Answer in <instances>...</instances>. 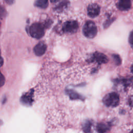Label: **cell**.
Wrapping results in <instances>:
<instances>
[{
    "mask_svg": "<svg viewBox=\"0 0 133 133\" xmlns=\"http://www.w3.org/2000/svg\"><path fill=\"white\" fill-rule=\"evenodd\" d=\"M29 34L33 38L39 39L45 34V28L41 23H34L29 28Z\"/></svg>",
    "mask_w": 133,
    "mask_h": 133,
    "instance_id": "cell-1",
    "label": "cell"
},
{
    "mask_svg": "<svg viewBox=\"0 0 133 133\" xmlns=\"http://www.w3.org/2000/svg\"><path fill=\"white\" fill-rule=\"evenodd\" d=\"M119 102V95L115 92L107 94L103 98V102L107 107H115L118 105Z\"/></svg>",
    "mask_w": 133,
    "mask_h": 133,
    "instance_id": "cell-3",
    "label": "cell"
},
{
    "mask_svg": "<svg viewBox=\"0 0 133 133\" xmlns=\"http://www.w3.org/2000/svg\"><path fill=\"white\" fill-rule=\"evenodd\" d=\"M3 57L1 58V66L3 65Z\"/></svg>",
    "mask_w": 133,
    "mask_h": 133,
    "instance_id": "cell-24",
    "label": "cell"
},
{
    "mask_svg": "<svg viewBox=\"0 0 133 133\" xmlns=\"http://www.w3.org/2000/svg\"><path fill=\"white\" fill-rule=\"evenodd\" d=\"M97 130L99 132H105L110 129V125L104 123H98L96 127Z\"/></svg>",
    "mask_w": 133,
    "mask_h": 133,
    "instance_id": "cell-9",
    "label": "cell"
},
{
    "mask_svg": "<svg viewBox=\"0 0 133 133\" xmlns=\"http://www.w3.org/2000/svg\"><path fill=\"white\" fill-rule=\"evenodd\" d=\"M83 33L88 38H93L97 33V28L95 23L91 21H87L83 28Z\"/></svg>",
    "mask_w": 133,
    "mask_h": 133,
    "instance_id": "cell-2",
    "label": "cell"
},
{
    "mask_svg": "<svg viewBox=\"0 0 133 133\" xmlns=\"http://www.w3.org/2000/svg\"><path fill=\"white\" fill-rule=\"evenodd\" d=\"M100 13V7L97 4H92L87 7V14L91 18H95Z\"/></svg>",
    "mask_w": 133,
    "mask_h": 133,
    "instance_id": "cell-5",
    "label": "cell"
},
{
    "mask_svg": "<svg viewBox=\"0 0 133 133\" xmlns=\"http://www.w3.org/2000/svg\"><path fill=\"white\" fill-rule=\"evenodd\" d=\"M112 57H113V58L114 59V61L115 64L117 65H119L121 64V62H122V60H121V59L119 56L117 54H113L112 55Z\"/></svg>",
    "mask_w": 133,
    "mask_h": 133,
    "instance_id": "cell-15",
    "label": "cell"
},
{
    "mask_svg": "<svg viewBox=\"0 0 133 133\" xmlns=\"http://www.w3.org/2000/svg\"><path fill=\"white\" fill-rule=\"evenodd\" d=\"M47 49V46L44 42H39L34 47V52L37 56H41L43 55Z\"/></svg>",
    "mask_w": 133,
    "mask_h": 133,
    "instance_id": "cell-7",
    "label": "cell"
},
{
    "mask_svg": "<svg viewBox=\"0 0 133 133\" xmlns=\"http://www.w3.org/2000/svg\"><path fill=\"white\" fill-rule=\"evenodd\" d=\"M130 85L133 86V77L130 78Z\"/></svg>",
    "mask_w": 133,
    "mask_h": 133,
    "instance_id": "cell-21",
    "label": "cell"
},
{
    "mask_svg": "<svg viewBox=\"0 0 133 133\" xmlns=\"http://www.w3.org/2000/svg\"><path fill=\"white\" fill-rule=\"evenodd\" d=\"M114 19L113 18H111V19H109L108 20H107L104 24V27L107 28L108 26H109L112 23V22L114 21Z\"/></svg>",
    "mask_w": 133,
    "mask_h": 133,
    "instance_id": "cell-17",
    "label": "cell"
},
{
    "mask_svg": "<svg viewBox=\"0 0 133 133\" xmlns=\"http://www.w3.org/2000/svg\"><path fill=\"white\" fill-rule=\"evenodd\" d=\"M128 103L129 105L133 108V95L131 96L128 99Z\"/></svg>",
    "mask_w": 133,
    "mask_h": 133,
    "instance_id": "cell-18",
    "label": "cell"
},
{
    "mask_svg": "<svg viewBox=\"0 0 133 133\" xmlns=\"http://www.w3.org/2000/svg\"><path fill=\"white\" fill-rule=\"evenodd\" d=\"M50 2H51V3H56V2H58L59 0H50Z\"/></svg>",
    "mask_w": 133,
    "mask_h": 133,
    "instance_id": "cell-22",
    "label": "cell"
},
{
    "mask_svg": "<svg viewBox=\"0 0 133 133\" xmlns=\"http://www.w3.org/2000/svg\"><path fill=\"white\" fill-rule=\"evenodd\" d=\"M68 94L69 95L70 98L73 99H83V98L81 97L79 94L75 92L72 90H67Z\"/></svg>",
    "mask_w": 133,
    "mask_h": 133,
    "instance_id": "cell-13",
    "label": "cell"
},
{
    "mask_svg": "<svg viewBox=\"0 0 133 133\" xmlns=\"http://www.w3.org/2000/svg\"><path fill=\"white\" fill-rule=\"evenodd\" d=\"M6 3L8 4H12L14 3V0H5Z\"/></svg>",
    "mask_w": 133,
    "mask_h": 133,
    "instance_id": "cell-20",
    "label": "cell"
},
{
    "mask_svg": "<svg viewBox=\"0 0 133 133\" xmlns=\"http://www.w3.org/2000/svg\"><path fill=\"white\" fill-rule=\"evenodd\" d=\"M91 61H96V62L100 64L102 63H106L108 61V59L104 54L96 52L93 55Z\"/></svg>",
    "mask_w": 133,
    "mask_h": 133,
    "instance_id": "cell-6",
    "label": "cell"
},
{
    "mask_svg": "<svg viewBox=\"0 0 133 133\" xmlns=\"http://www.w3.org/2000/svg\"><path fill=\"white\" fill-rule=\"evenodd\" d=\"M1 86H3L4 84V83H5V77L4 76H3V74H1Z\"/></svg>",
    "mask_w": 133,
    "mask_h": 133,
    "instance_id": "cell-19",
    "label": "cell"
},
{
    "mask_svg": "<svg viewBox=\"0 0 133 133\" xmlns=\"http://www.w3.org/2000/svg\"><path fill=\"white\" fill-rule=\"evenodd\" d=\"M131 3L130 0H119L117 4L118 9L124 11L129 9L131 7Z\"/></svg>",
    "mask_w": 133,
    "mask_h": 133,
    "instance_id": "cell-8",
    "label": "cell"
},
{
    "mask_svg": "<svg viewBox=\"0 0 133 133\" xmlns=\"http://www.w3.org/2000/svg\"><path fill=\"white\" fill-rule=\"evenodd\" d=\"M21 101L25 104H31L32 102V91L26 93L23 95L21 98Z\"/></svg>",
    "mask_w": 133,
    "mask_h": 133,
    "instance_id": "cell-10",
    "label": "cell"
},
{
    "mask_svg": "<svg viewBox=\"0 0 133 133\" xmlns=\"http://www.w3.org/2000/svg\"><path fill=\"white\" fill-rule=\"evenodd\" d=\"M91 123L89 121H87L83 125V129L85 132H89L90 131Z\"/></svg>",
    "mask_w": 133,
    "mask_h": 133,
    "instance_id": "cell-14",
    "label": "cell"
},
{
    "mask_svg": "<svg viewBox=\"0 0 133 133\" xmlns=\"http://www.w3.org/2000/svg\"><path fill=\"white\" fill-rule=\"evenodd\" d=\"M34 5L37 7L45 9L48 6V0H35Z\"/></svg>",
    "mask_w": 133,
    "mask_h": 133,
    "instance_id": "cell-11",
    "label": "cell"
},
{
    "mask_svg": "<svg viewBox=\"0 0 133 133\" xmlns=\"http://www.w3.org/2000/svg\"><path fill=\"white\" fill-rule=\"evenodd\" d=\"M130 70H131V72L133 74V64L131 66V68H130Z\"/></svg>",
    "mask_w": 133,
    "mask_h": 133,
    "instance_id": "cell-23",
    "label": "cell"
},
{
    "mask_svg": "<svg viewBox=\"0 0 133 133\" xmlns=\"http://www.w3.org/2000/svg\"><path fill=\"white\" fill-rule=\"evenodd\" d=\"M78 29V22L74 20L65 22L62 26V31L64 33L73 34L77 32Z\"/></svg>",
    "mask_w": 133,
    "mask_h": 133,
    "instance_id": "cell-4",
    "label": "cell"
},
{
    "mask_svg": "<svg viewBox=\"0 0 133 133\" xmlns=\"http://www.w3.org/2000/svg\"><path fill=\"white\" fill-rule=\"evenodd\" d=\"M128 42L130 46L133 47V30L130 32L129 38H128Z\"/></svg>",
    "mask_w": 133,
    "mask_h": 133,
    "instance_id": "cell-16",
    "label": "cell"
},
{
    "mask_svg": "<svg viewBox=\"0 0 133 133\" xmlns=\"http://www.w3.org/2000/svg\"><path fill=\"white\" fill-rule=\"evenodd\" d=\"M69 4V2L68 1H63L60 3L59 4H58L55 8V10L57 11V12H61L63 11L64 9H65L68 5Z\"/></svg>",
    "mask_w": 133,
    "mask_h": 133,
    "instance_id": "cell-12",
    "label": "cell"
}]
</instances>
